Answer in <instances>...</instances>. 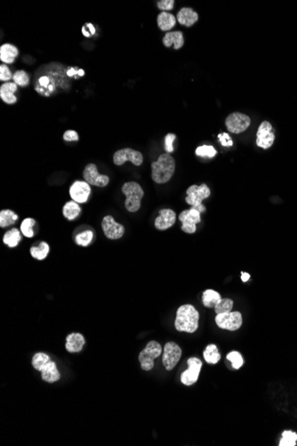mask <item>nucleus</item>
Listing matches in <instances>:
<instances>
[{
  "mask_svg": "<svg viewBox=\"0 0 297 446\" xmlns=\"http://www.w3.org/2000/svg\"><path fill=\"white\" fill-rule=\"evenodd\" d=\"M13 74L5 64L0 65V81H7L13 80Z\"/></svg>",
  "mask_w": 297,
  "mask_h": 446,
  "instance_id": "4c0bfd02",
  "label": "nucleus"
},
{
  "mask_svg": "<svg viewBox=\"0 0 297 446\" xmlns=\"http://www.w3.org/2000/svg\"><path fill=\"white\" fill-rule=\"evenodd\" d=\"M233 308V301L230 299H222L221 301L214 307V311L216 314L231 312Z\"/></svg>",
  "mask_w": 297,
  "mask_h": 446,
  "instance_id": "72a5a7b5",
  "label": "nucleus"
},
{
  "mask_svg": "<svg viewBox=\"0 0 297 446\" xmlns=\"http://www.w3.org/2000/svg\"><path fill=\"white\" fill-rule=\"evenodd\" d=\"M50 250L48 244L44 241H41L38 247H31V255L32 258L37 260H43L47 257Z\"/></svg>",
  "mask_w": 297,
  "mask_h": 446,
  "instance_id": "c85d7f7f",
  "label": "nucleus"
},
{
  "mask_svg": "<svg viewBox=\"0 0 297 446\" xmlns=\"http://www.w3.org/2000/svg\"><path fill=\"white\" fill-rule=\"evenodd\" d=\"M85 341L84 336L80 333H71L66 338V350L70 353H79L83 349Z\"/></svg>",
  "mask_w": 297,
  "mask_h": 446,
  "instance_id": "6ab92c4d",
  "label": "nucleus"
},
{
  "mask_svg": "<svg viewBox=\"0 0 297 446\" xmlns=\"http://www.w3.org/2000/svg\"><path fill=\"white\" fill-rule=\"evenodd\" d=\"M82 33L85 37H92L95 33V29L93 27V24L91 23H85L83 28H82Z\"/></svg>",
  "mask_w": 297,
  "mask_h": 446,
  "instance_id": "37998d69",
  "label": "nucleus"
},
{
  "mask_svg": "<svg viewBox=\"0 0 297 446\" xmlns=\"http://www.w3.org/2000/svg\"><path fill=\"white\" fill-rule=\"evenodd\" d=\"M13 81L16 85L24 88L29 85L30 77H29V74L24 71H17L13 74Z\"/></svg>",
  "mask_w": 297,
  "mask_h": 446,
  "instance_id": "f704fd0d",
  "label": "nucleus"
},
{
  "mask_svg": "<svg viewBox=\"0 0 297 446\" xmlns=\"http://www.w3.org/2000/svg\"><path fill=\"white\" fill-rule=\"evenodd\" d=\"M204 358L206 361L210 364H215L221 359V355L218 351V348L215 345L210 344L204 351Z\"/></svg>",
  "mask_w": 297,
  "mask_h": 446,
  "instance_id": "bb28decb",
  "label": "nucleus"
},
{
  "mask_svg": "<svg viewBox=\"0 0 297 446\" xmlns=\"http://www.w3.org/2000/svg\"><path fill=\"white\" fill-rule=\"evenodd\" d=\"M63 139L66 142H76L79 141V134L75 130H67L63 134Z\"/></svg>",
  "mask_w": 297,
  "mask_h": 446,
  "instance_id": "a19ab883",
  "label": "nucleus"
},
{
  "mask_svg": "<svg viewBox=\"0 0 297 446\" xmlns=\"http://www.w3.org/2000/svg\"><path fill=\"white\" fill-rule=\"evenodd\" d=\"M40 372L42 379L47 383H54L61 378V374L56 367V363L52 360L44 366Z\"/></svg>",
  "mask_w": 297,
  "mask_h": 446,
  "instance_id": "aec40b11",
  "label": "nucleus"
},
{
  "mask_svg": "<svg viewBox=\"0 0 297 446\" xmlns=\"http://www.w3.org/2000/svg\"><path fill=\"white\" fill-rule=\"evenodd\" d=\"M297 434L291 430H286L282 433L280 446H295L297 445Z\"/></svg>",
  "mask_w": 297,
  "mask_h": 446,
  "instance_id": "473e14b6",
  "label": "nucleus"
},
{
  "mask_svg": "<svg viewBox=\"0 0 297 446\" xmlns=\"http://www.w3.org/2000/svg\"><path fill=\"white\" fill-rule=\"evenodd\" d=\"M227 359L231 361L232 367L236 370L240 369V367L243 365V363H244V360L242 358V356L238 351H232V352L229 353L227 355Z\"/></svg>",
  "mask_w": 297,
  "mask_h": 446,
  "instance_id": "c9c22d12",
  "label": "nucleus"
},
{
  "mask_svg": "<svg viewBox=\"0 0 297 446\" xmlns=\"http://www.w3.org/2000/svg\"><path fill=\"white\" fill-rule=\"evenodd\" d=\"M81 213V208L78 202L74 201H68L62 208V214L68 220H75Z\"/></svg>",
  "mask_w": 297,
  "mask_h": 446,
  "instance_id": "b1692460",
  "label": "nucleus"
},
{
  "mask_svg": "<svg viewBox=\"0 0 297 446\" xmlns=\"http://www.w3.org/2000/svg\"><path fill=\"white\" fill-rule=\"evenodd\" d=\"M83 177L85 181L87 182L90 185L98 187H105L110 182V178L106 175L100 174L98 172L97 167L93 163L85 166L83 171Z\"/></svg>",
  "mask_w": 297,
  "mask_h": 446,
  "instance_id": "9b49d317",
  "label": "nucleus"
},
{
  "mask_svg": "<svg viewBox=\"0 0 297 446\" xmlns=\"http://www.w3.org/2000/svg\"><path fill=\"white\" fill-rule=\"evenodd\" d=\"M162 41L166 47H171L173 45V48L175 50L182 48L184 45V39L182 32H167Z\"/></svg>",
  "mask_w": 297,
  "mask_h": 446,
  "instance_id": "412c9836",
  "label": "nucleus"
},
{
  "mask_svg": "<svg viewBox=\"0 0 297 446\" xmlns=\"http://www.w3.org/2000/svg\"><path fill=\"white\" fill-rule=\"evenodd\" d=\"M188 369L182 372L181 375V381L185 386H191L195 384L199 377L202 367V361L200 359L192 357L188 359Z\"/></svg>",
  "mask_w": 297,
  "mask_h": 446,
  "instance_id": "f8f14e48",
  "label": "nucleus"
},
{
  "mask_svg": "<svg viewBox=\"0 0 297 446\" xmlns=\"http://www.w3.org/2000/svg\"><path fill=\"white\" fill-rule=\"evenodd\" d=\"M162 354V348L157 341H151L147 344L145 348L139 355V361L143 370H152L154 367V360Z\"/></svg>",
  "mask_w": 297,
  "mask_h": 446,
  "instance_id": "39448f33",
  "label": "nucleus"
},
{
  "mask_svg": "<svg viewBox=\"0 0 297 446\" xmlns=\"http://www.w3.org/2000/svg\"><path fill=\"white\" fill-rule=\"evenodd\" d=\"M215 323L223 330H237L242 325V315L240 312L220 313L215 317Z\"/></svg>",
  "mask_w": 297,
  "mask_h": 446,
  "instance_id": "0eeeda50",
  "label": "nucleus"
},
{
  "mask_svg": "<svg viewBox=\"0 0 297 446\" xmlns=\"http://www.w3.org/2000/svg\"><path fill=\"white\" fill-rule=\"evenodd\" d=\"M182 357V349L174 342L166 344L163 353V364L167 370H172Z\"/></svg>",
  "mask_w": 297,
  "mask_h": 446,
  "instance_id": "9d476101",
  "label": "nucleus"
},
{
  "mask_svg": "<svg viewBox=\"0 0 297 446\" xmlns=\"http://www.w3.org/2000/svg\"><path fill=\"white\" fill-rule=\"evenodd\" d=\"M176 139V135L174 134H169L165 137V150L168 153L173 152V142Z\"/></svg>",
  "mask_w": 297,
  "mask_h": 446,
  "instance_id": "58836bf2",
  "label": "nucleus"
},
{
  "mask_svg": "<svg viewBox=\"0 0 297 446\" xmlns=\"http://www.w3.org/2000/svg\"><path fill=\"white\" fill-rule=\"evenodd\" d=\"M158 25L161 31L169 32L176 24V17L169 12H161L157 18Z\"/></svg>",
  "mask_w": 297,
  "mask_h": 446,
  "instance_id": "5701e85b",
  "label": "nucleus"
},
{
  "mask_svg": "<svg viewBox=\"0 0 297 446\" xmlns=\"http://www.w3.org/2000/svg\"><path fill=\"white\" fill-rule=\"evenodd\" d=\"M176 221V214L170 209L160 210V216L155 219V227L160 231H165L172 227Z\"/></svg>",
  "mask_w": 297,
  "mask_h": 446,
  "instance_id": "dca6fc26",
  "label": "nucleus"
},
{
  "mask_svg": "<svg viewBox=\"0 0 297 446\" xmlns=\"http://www.w3.org/2000/svg\"><path fill=\"white\" fill-rule=\"evenodd\" d=\"M19 54V50L12 44H3L0 46V60L6 64H12Z\"/></svg>",
  "mask_w": 297,
  "mask_h": 446,
  "instance_id": "4be33fe9",
  "label": "nucleus"
},
{
  "mask_svg": "<svg viewBox=\"0 0 297 446\" xmlns=\"http://www.w3.org/2000/svg\"><path fill=\"white\" fill-rule=\"evenodd\" d=\"M17 90V85L14 82H4L0 86V98L4 103L13 104L17 102V97L14 95V92Z\"/></svg>",
  "mask_w": 297,
  "mask_h": 446,
  "instance_id": "f3484780",
  "label": "nucleus"
},
{
  "mask_svg": "<svg viewBox=\"0 0 297 446\" xmlns=\"http://www.w3.org/2000/svg\"><path fill=\"white\" fill-rule=\"evenodd\" d=\"M157 5L159 7V9L161 10L162 12H168L173 8L174 5V1L173 0H162V1H158Z\"/></svg>",
  "mask_w": 297,
  "mask_h": 446,
  "instance_id": "ea45409f",
  "label": "nucleus"
},
{
  "mask_svg": "<svg viewBox=\"0 0 297 446\" xmlns=\"http://www.w3.org/2000/svg\"><path fill=\"white\" fill-rule=\"evenodd\" d=\"M127 161L132 162L133 165L136 166V167L142 165V162H143V156H142V152L135 151L131 148H124V149L117 151L114 153L113 162L115 165H123Z\"/></svg>",
  "mask_w": 297,
  "mask_h": 446,
  "instance_id": "1a4fd4ad",
  "label": "nucleus"
},
{
  "mask_svg": "<svg viewBox=\"0 0 297 446\" xmlns=\"http://www.w3.org/2000/svg\"><path fill=\"white\" fill-rule=\"evenodd\" d=\"M36 221L33 219L28 218L22 221L21 223V232L24 236L27 238H32L34 236V231H33V226L35 225Z\"/></svg>",
  "mask_w": 297,
  "mask_h": 446,
  "instance_id": "2f4dec72",
  "label": "nucleus"
},
{
  "mask_svg": "<svg viewBox=\"0 0 297 446\" xmlns=\"http://www.w3.org/2000/svg\"><path fill=\"white\" fill-rule=\"evenodd\" d=\"M93 232L91 230H85L84 232H80L75 237L76 243L82 247L88 246L93 241Z\"/></svg>",
  "mask_w": 297,
  "mask_h": 446,
  "instance_id": "7c9ffc66",
  "label": "nucleus"
},
{
  "mask_svg": "<svg viewBox=\"0 0 297 446\" xmlns=\"http://www.w3.org/2000/svg\"><path fill=\"white\" fill-rule=\"evenodd\" d=\"M21 232H22L18 230L17 228H13L9 230L4 234L3 242L5 245L8 246L9 248L16 247L20 243V241H22Z\"/></svg>",
  "mask_w": 297,
  "mask_h": 446,
  "instance_id": "393cba45",
  "label": "nucleus"
},
{
  "mask_svg": "<svg viewBox=\"0 0 297 446\" xmlns=\"http://www.w3.org/2000/svg\"><path fill=\"white\" fill-rule=\"evenodd\" d=\"M221 299V295L213 290H206L202 296V302L206 308H214Z\"/></svg>",
  "mask_w": 297,
  "mask_h": 446,
  "instance_id": "a878e982",
  "label": "nucleus"
},
{
  "mask_svg": "<svg viewBox=\"0 0 297 446\" xmlns=\"http://www.w3.org/2000/svg\"><path fill=\"white\" fill-rule=\"evenodd\" d=\"M200 313L192 305H183L178 308L174 327L178 331L193 333L199 328Z\"/></svg>",
  "mask_w": 297,
  "mask_h": 446,
  "instance_id": "f257e3e1",
  "label": "nucleus"
},
{
  "mask_svg": "<svg viewBox=\"0 0 297 446\" xmlns=\"http://www.w3.org/2000/svg\"><path fill=\"white\" fill-rule=\"evenodd\" d=\"M249 278H250L249 273H248V272H242V274H241V279H242V281L246 282V281H249Z\"/></svg>",
  "mask_w": 297,
  "mask_h": 446,
  "instance_id": "c03bdc74",
  "label": "nucleus"
},
{
  "mask_svg": "<svg viewBox=\"0 0 297 446\" xmlns=\"http://www.w3.org/2000/svg\"><path fill=\"white\" fill-rule=\"evenodd\" d=\"M175 171V161L170 153H162L151 164V178L157 183H168Z\"/></svg>",
  "mask_w": 297,
  "mask_h": 446,
  "instance_id": "f03ea898",
  "label": "nucleus"
},
{
  "mask_svg": "<svg viewBox=\"0 0 297 446\" xmlns=\"http://www.w3.org/2000/svg\"><path fill=\"white\" fill-rule=\"evenodd\" d=\"M182 223V230L186 233H194L197 231V223H200V212L191 207L189 210H183L178 217Z\"/></svg>",
  "mask_w": 297,
  "mask_h": 446,
  "instance_id": "6e6552de",
  "label": "nucleus"
},
{
  "mask_svg": "<svg viewBox=\"0 0 297 446\" xmlns=\"http://www.w3.org/2000/svg\"><path fill=\"white\" fill-rule=\"evenodd\" d=\"M218 138L220 143H222V146H232L233 142L231 140V136L227 133H222L218 135Z\"/></svg>",
  "mask_w": 297,
  "mask_h": 446,
  "instance_id": "79ce46f5",
  "label": "nucleus"
},
{
  "mask_svg": "<svg viewBox=\"0 0 297 446\" xmlns=\"http://www.w3.org/2000/svg\"><path fill=\"white\" fill-rule=\"evenodd\" d=\"M69 192L72 201L78 202L79 204L85 203L88 201L91 194V186L85 181H75L71 184Z\"/></svg>",
  "mask_w": 297,
  "mask_h": 446,
  "instance_id": "2eb2a0df",
  "label": "nucleus"
},
{
  "mask_svg": "<svg viewBox=\"0 0 297 446\" xmlns=\"http://www.w3.org/2000/svg\"><path fill=\"white\" fill-rule=\"evenodd\" d=\"M102 229L104 235L110 240H118L125 233L124 225L116 222L114 218L111 216H106L103 218Z\"/></svg>",
  "mask_w": 297,
  "mask_h": 446,
  "instance_id": "ddd939ff",
  "label": "nucleus"
},
{
  "mask_svg": "<svg viewBox=\"0 0 297 446\" xmlns=\"http://www.w3.org/2000/svg\"><path fill=\"white\" fill-rule=\"evenodd\" d=\"M216 150L212 145H202L197 148L196 155L199 157H208V158H213L216 155Z\"/></svg>",
  "mask_w": 297,
  "mask_h": 446,
  "instance_id": "e433bc0d",
  "label": "nucleus"
},
{
  "mask_svg": "<svg viewBox=\"0 0 297 446\" xmlns=\"http://www.w3.org/2000/svg\"><path fill=\"white\" fill-rule=\"evenodd\" d=\"M176 20L180 24L184 25L186 27H191L193 24L198 22L199 14L195 11L189 7H183L178 12L176 15Z\"/></svg>",
  "mask_w": 297,
  "mask_h": 446,
  "instance_id": "a211bd4d",
  "label": "nucleus"
},
{
  "mask_svg": "<svg viewBox=\"0 0 297 446\" xmlns=\"http://www.w3.org/2000/svg\"><path fill=\"white\" fill-rule=\"evenodd\" d=\"M18 220V216L11 210H3L0 211V227H7L12 225Z\"/></svg>",
  "mask_w": 297,
  "mask_h": 446,
  "instance_id": "cd10ccee",
  "label": "nucleus"
},
{
  "mask_svg": "<svg viewBox=\"0 0 297 446\" xmlns=\"http://www.w3.org/2000/svg\"><path fill=\"white\" fill-rule=\"evenodd\" d=\"M187 196L185 201L192 208L199 210L200 213L206 211V207L202 204V201L208 199L211 192L209 186L206 183H202L201 185H191L187 189Z\"/></svg>",
  "mask_w": 297,
  "mask_h": 446,
  "instance_id": "20e7f679",
  "label": "nucleus"
},
{
  "mask_svg": "<svg viewBox=\"0 0 297 446\" xmlns=\"http://www.w3.org/2000/svg\"><path fill=\"white\" fill-rule=\"evenodd\" d=\"M51 361V358L48 355L44 353H37L32 358V366L34 369L39 371H41L44 366Z\"/></svg>",
  "mask_w": 297,
  "mask_h": 446,
  "instance_id": "c756f323",
  "label": "nucleus"
},
{
  "mask_svg": "<svg viewBox=\"0 0 297 446\" xmlns=\"http://www.w3.org/2000/svg\"><path fill=\"white\" fill-rule=\"evenodd\" d=\"M251 124V120L248 115L233 112L227 117L225 121L227 130L233 134H240L249 129Z\"/></svg>",
  "mask_w": 297,
  "mask_h": 446,
  "instance_id": "423d86ee",
  "label": "nucleus"
},
{
  "mask_svg": "<svg viewBox=\"0 0 297 446\" xmlns=\"http://www.w3.org/2000/svg\"><path fill=\"white\" fill-rule=\"evenodd\" d=\"M122 192L126 196L125 207L129 212L133 213L140 210L141 201L144 195L142 186L136 182H127L122 186Z\"/></svg>",
  "mask_w": 297,
  "mask_h": 446,
  "instance_id": "7ed1b4c3",
  "label": "nucleus"
},
{
  "mask_svg": "<svg viewBox=\"0 0 297 446\" xmlns=\"http://www.w3.org/2000/svg\"><path fill=\"white\" fill-rule=\"evenodd\" d=\"M275 134L272 132V126L268 121H263L259 126L256 134V145L262 149H269L274 143Z\"/></svg>",
  "mask_w": 297,
  "mask_h": 446,
  "instance_id": "4468645a",
  "label": "nucleus"
}]
</instances>
